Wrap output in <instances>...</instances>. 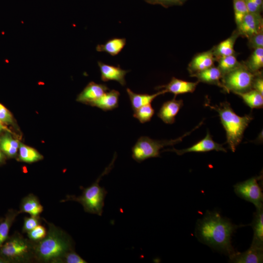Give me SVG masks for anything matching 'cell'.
Wrapping results in <instances>:
<instances>
[{"mask_svg":"<svg viewBox=\"0 0 263 263\" xmlns=\"http://www.w3.org/2000/svg\"><path fill=\"white\" fill-rule=\"evenodd\" d=\"M249 46L250 48L256 49L263 48V31L253 35L248 38Z\"/></svg>","mask_w":263,"mask_h":263,"instance_id":"cell-33","label":"cell"},{"mask_svg":"<svg viewBox=\"0 0 263 263\" xmlns=\"http://www.w3.org/2000/svg\"><path fill=\"white\" fill-rule=\"evenodd\" d=\"M190 76L196 77L199 82L216 85L223 89V85L220 82L222 74L218 67L213 66Z\"/></svg>","mask_w":263,"mask_h":263,"instance_id":"cell-18","label":"cell"},{"mask_svg":"<svg viewBox=\"0 0 263 263\" xmlns=\"http://www.w3.org/2000/svg\"><path fill=\"white\" fill-rule=\"evenodd\" d=\"M198 83V81L189 82L173 77L168 84L159 86L156 87V89H163L167 93H172L176 96L180 94L193 93Z\"/></svg>","mask_w":263,"mask_h":263,"instance_id":"cell-14","label":"cell"},{"mask_svg":"<svg viewBox=\"0 0 263 263\" xmlns=\"http://www.w3.org/2000/svg\"><path fill=\"white\" fill-rule=\"evenodd\" d=\"M237 228V225L223 218L218 213L210 212L198 223L196 232L203 243L226 253L230 257L235 253L231 244V238Z\"/></svg>","mask_w":263,"mask_h":263,"instance_id":"cell-1","label":"cell"},{"mask_svg":"<svg viewBox=\"0 0 263 263\" xmlns=\"http://www.w3.org/2000/svg\"><path fill=\"white\" fill-rule=\"evenodd\" d=\"M234 18L237 26L248 13L245 0H233Z\"/></svg>","mask_w":263,"mask_h":263,"instance_id":"cell-30","label":"cell"},{"mask_svg":"<svg viewBox=\"0 0 263 263\" xmlns=\"http://www.w3.org/2000/svg\"><path fill=\"white\" fill-rule=\"evenodd\" d=\"M154 113V110L151 104L143 106L133 111V116L144 124L150 121Z\"/></svg>","mask_w":263,"mask_h":263,"instance_id":"cell-29","label":"cell"},{"mask_svg":"<svg viewBox=\"0 0 263 263\" xmlns=\"http://www.w3.org/2000/svg\"><path fill=\"white\" fill-rule=\"evenodd\" d=\"M252 88L263 95V79L261 75H256L253 82Z\"/></svg>","mask_w":263,"mask_h":263,"instance_id":"cell-37","label":"cell"},{"mask_svg":"<svg viewBox=\"0 0 263 263\" xmlns=\"http://www.w3.org/2000/svg\"><path fill=\"white\" fill-rule=\"evenodd\" d=\"M157 3L165 7L182 4L180 0H157Z\"/></svg>","mask_w":263,"mask_h":263,"instance_id":"cell-39","label":"cell"},{"mask_svg":"<svg viewBox=\"0 0 263 263\" xmlns=\"http://www.w3.org/2000/svg\"><path fill=\"white\" fill-rule=\"evenodd\" d=\"M14 213L10 214L0 224V246L6 239L11 224L15 218Z\"/></svg>","mask_w":263,"mask_h":263,"instance_id":"cell-31","label":"cell"},{"mask_svg":"<svg viewBox=\"0 0 263 263\" xmlns=\"http://www.w3.org/2000/svg\"><path fill=\"white\" fill-rule=\"evenodd\" d=\"M146 2L148 3H149L150 4H157V0H145Z\"/></svg>","mask_w":263,"mask_h":263,"instance_id":"cell-40","label":"cell"},{"mask_svg":"<svg viewBox=\"0 0 263 263\" xmlns=\"http://www.w3.org/2000/svg\"><path fill=\"white\" fill-rule=\"evenodd\" d=\"M70 239L60 230L50 226L46 236L36 247V252L40 259L48 261L64 256L70 249Z\"/></svg>","mask_w":263,"mask_h":263,"instance_id":"cell-3","label":"cell"},{"mask_svg":"<svg viewBox=\"0 0 263 263\" xmlns=\"http://www.w3.org/2000/svg\"><path fill=\"white\" fill-rule=\"evenodd\" d=\"M120 93L115 90L106 92L90 105L96 107L103 111H112L118 107Z\"/></svg>","mask_w":263,"mask_h":263,"instance_id":"cell-17","label":"cell"},{"mask_svg":"<svg viewBox=\"0 0 263 263\" xmlns=\"http://www.w3.org/2000/svg\"><path fill=\"white\" fill-rule=\"evenodd\" d=\"M180 0L181 2L182 3H183L184 2H185V1H186L187 0Z\"/></svg>","mask_w":263,"mask_h":263,"instance_id":"cell-44","label":"cell"},{"mask_svg":"<svg viewBox=\"0 0 263 263\" xmlns=\"http://www.w3.org/2000/svg\"><path fill=\"white\" fill-rule=\"evenodd\" d=\"M258 177H254L234 186V191L240 197L252 203L256 208L263 207V195L258 183Z\"/></svg>","mask_w":263,"mask_h":263,"instance_id":"cell-7","label":"cell"},{"mask_svg":"<svg viewBox=\"0 0 263 263\" xmlns=\"http://www.w3.org/2000/svg\"><path fill=\"white\" fill-rule=\"evenodd\" d=\"M101 73V79L104 82L114 80L124 86L126 84L125 75L129 71L121 69L119 66H115L98 62Z\"/></svg>","mask_w":263,"mask_h":263,"instance_id":"cell-12","label":"cell"},{"mask_svg":"<svg viewBox=\"0 0 263 263\" xmlns=\"http://www.w3.org/2000/svg\"><path fill=\"white\" fill-rule=\"evenodd\" d=\"M6 261L1 258H0V263H5Z\"/></svg>","mask_w":263,"mask_h":263,"instance_id":"cell-42","label":"cell"},{"mask_svg":"<svg viewBox=\"0 0 263 263\" xmlns=\"http://www.w3.org/2000/svg\"><path fill=\"white\" fill-rule=\"evenodd\" d=\"M64 256H65V262L67 263H87L80 256L74 251L68 252Z\"/></svg>","mask_w":263,"mask_h":263,"instance_id":"cell-36","label":"cell"},{"mask_svg":"<svg viewBox=\"0 0 263 263\" xmlns=\"http://www.w3.org/2000/svg\"><path fill=\"white\" fill-rule=\"evenodd\" d=\"M3 128V126L1 124V122L0 121V130H1Z\"/></svg>","mask_w":263,"mask_h":263,"instance_id":"cell-43","label":"cell"},{"mask_svg":"<svg viewBox=\"0 0 263 263\" xmlns=\"http://www.w3.org/2000/svg\"><path fill=\"white\" fill-rule=\"evenodd\" d=\"M253 239L251 245L263 248V209L257 208L252 223Z\"/></svg>","mask_w":263,"mask_h":263,"instance_id":"cell-20","label":"cell"},{"mask_svg":"<svg viewBox=\"0 0 263 263\" xmlns=\"http://www.w3.org/2000/svg\"><path fill=\"white\" fill-rule=\"evenodd\" d=\"M174 96L172 99L165 102L160 108L157 116L164 123L172 124L175 122V116L183 106V101L176 100Z\"/></svg>","mask_w":263,"mask_h":263,"instance_id":"cell-13","label":"cell"},{"mask_svg":"<svg viewBox=\"0 0 263 263\" xmlns=\"http://www.w3.org/2000/svg\"><path fill=\"white\" fill-rule=\"evenodd\" d=\"M211 150L226 152V150L223 147V145L219 144L213 140L208 132L205 138L189 148L182 150H177L173 148L172 149L164 150V151L175 152L179 155L188 152H204Z\"/></svg>","mask_w":263,"mask_h":263,"instance_id":"cell-8","label":"cell"},{"mask_svg":"<svg viewBox=\"0 0 263 263\" xmlns=\"http://www.w3.org/2000/svg\"><path fill=\"white\" fill-rule=\"evenodd\" d=\"M19 159L26 163H33L43 159V156L33 148L19 143Z\"/></svg>","mask_w":263,"mask_h":263,"instance_id":"cell-26","label":"cell"},{"mask_svg":"<svg viewBox=\"0 0 263 263\" xmlns=\"http://www.w3.org/2000/svg\"><path fill=\"white\" fill-rule=\"evenodd\" d=\"M19 146V142L9 134H5L0 139V149L9 157L16 155Z\"/></svg>","mask_w":263,"mask_h":263,"instance_id":"cell-25","label":"cell"},{"mask_svg":"<svg viewBox=\"0 0 263 263\" xmlns=\"http://www.w3.org/2000/svg\"><path fill=\"white\" fill-rule=\"evenodd\" d=\"M245 1L249 13H260L262 9L258 6L254 0H245Z\"/></svg>","mask_w":263,"mask_h":263,"instance_id":"cell-38","label":"cell"},{"mask_svg":"<svg viewBox=\"0 0 263 263\" xmlns=\"http://www.w3.org/2000/svg\"><path fill=\"white\" fill-rule=\"evenodd\" d=\"M126 91L129 95L133 111L143 106L151 104L156 97L167 93L165 90L163 89L152 94H137L128 88L126 89Z\"/></svg>","mask_w":263,"mask_h":263,"instance_id":"cell-19","label":"cell"},{"mask_svg":"<svg viewBox=\"0 0 263 263\" xmlns=\"http://www.w3.org/2000/svg\"><path fill=\"white\" fill-rule=\"evenodd\" d=\"M21 210L31 216H37L42 211L43 207L35 196L29 195L22 200Z\"/></svg>","mask_w":263,"mask_h":263,"instance_id":"cell-24","label":"cell"},{"mask_svg":"<svg viewBox=\"0 0 263 263\" xmlns=\"http://www.w3.org/2000/svg\"><path fill=\"white\" fill-rule=\"evenodd\" d=\"M238 32L248 39L263 31V19L260 13H248L238 26Z\"/></svg>","mask_w":263,"mask_h":263,"instance_id":"cell-9","label":"cell"},{"mask_svg":"<svg viewBox=\"0 0 263 263\" xmlns=\"http://www.w3.org/2000/svg\"></svg>","mask_w":263,"mask_h":263,"instance_id":"cell-45","label":"cell"},{"mask_svg":"<svg viewBox=\"0 0 263 263\" xmlns=\"http://www.w3.org/2000/svg\"><path fill=\"white\" fill-rule=\"evenodd\" d=\"M244 65L251 72L258 73L263 66V48L254 49Z\"/></svg>","mask_w":263,"mask_h":263,"instance_id":"cell-27","label":"cell"},{"mask_svg":"<svg viewBox=\"0 0 263 263\" xmlns=\"http://www.w3.org/2000/svg\"><path fill=\"white\" fill-rule=\"evenodd\" d=\"M239 34L238 32H235L231 37L221 42L214 49H213L214 56L218 58L234 55V44Z\"/></svg>","mask_w":263,"mask_h":263,"instance_id":"cell-22","label":"cell"},{"mask_svg":"<svg viewBox=\"0 0 263 263\" xmlns=\"http://www.w3.org/2000/svg\"><path fill=\"white\" fill-rule=\"evenodd\" d=\"M235 94L240 96L244 102L250 108L260 109L263 108V95L254 89Z\"/></svg>","mask_w":263,"mask_h":263,"instance_id":"cell-23","label":"cell"},{"mask_svg":"<svg viewBox=\"0 0 263 263\" xmlns=\"http://www.w3.org/2000/svg\"><path fill=\"white\" fill-rule=\"evenodd\" d=\"M109 90L106 84L90 82L77 95L76 101L90 105Z\"/></svg>","mask_w":263,"mask_h":263,"instance_id":"cell-11","label":"cell"},{"mask_svg":"<svg viewBox=\"0 0 263 263\" xmlns=\"http://www.w3.org/2000/svg\"><path fill=\"white\" fill-rule=\"evenodd\" d=\"M37 216H31L30 217L25 218L23 226V230L29 232L38 225L39 221Z\"/></svg>","mask_w":263,"mask_h":263,"instance_id":"cell-34","label":"cell"},{"mask_svg":"<svg viewBox=\"0 0 263 263\" xmlns=\"http://www.w3.org/2000/svg\"><path fill=\"white\" fill-rule=\"evenodd\" d=\"M116 158L115 153L110 164L96 180L90 186L84 188L81 196L73 198L83 206L85 211L99 216L102 215L105 198L108 192L104 188L99 185V182L103 176L108 174L112 170Z\"/></svg>","mask_w":263,"mask_h":263,"instance_id":"cell-4","label":"cell"},{"mask_svg":"<svg viewBox=\"0 0 263 263\" xmlns=\"http://www.w3.org/2000/svg\"><path fill=\"white\" fill-rule=\"evenodd\" d=\"M217 59L218 62L217 67L220 70L222 76L237 67L241 64L234 55L222 56Z\"/></svg>","mask_w":263,"mask_h":263,"instance_id":"cell-28","label":"cell"},{"mask_svg":"<svg viewBox=\"0 0 263 263\" xmlns=\"http://www.w3.org/2000/svg\"><path fill=\"white\" fill-rule=\"evenodd\" d=\"M29 238L33 241H38L42 240L46 235V230L45 228L38 225L35 228L28 232Z\"/></svg>","mask_w":263,"mask_h":263,"instance_id":"cell-32","label":"cell"},{"mask_svg":"<svg viewBox=\"0 0 263 263\" xmlns=\"http://www.w3.org/2000/svg\"><path fill=\"white\" fill-rule=\"evenodd\" d=\"M0 121L1 122L12 124L13 122V116L10 112L0 103Z\"/></svg>","mask_w":263,"mask_h":263,"instance_id":"cell-35","label":"cell"},{"mask_svg":"<svg viewBox=\"0 0 263 263\" xmlns=\"http://www.w3.org/2000/svg\"><path fill=\"white\" fill-rule=\"evenodd\" d=\"M251 72L244 64L224 75L222 77L223 89L227 93H244L252 89L253 80L257 75Z\"/></svg>","mask_w":263,"mask_h":263,"instance_id":"cell-6","label":"cell"},{"mask_svg":"<svg viewBox=\"0 0 263 263\" xmlns=\"http://www.w3.org/2000/svg\"><path fill=\"white\" fill-rule=\"evenodd\" d=\"M126 43L125 38H114L108 40L104 44L97 45L96 50L97 52H105L115 56L121 52Z\"/></svg>","mask_w":263,"mask_h":263,"instance_id":"cell-21","label":"cell"},{"mask_svg":"<svg viewBox=\"0 0 263 263\" xmlns=\"http://www.w3.org/2000/svg\"><path fill=\"white\" fill-rule=\"evenodd\" d=\"M263 248L251 245L243 253H235L230 257V261L236 263H260L263 261Z\"/></svg>","mask_w":263,"mask_h":263,"instance_id":"cell-16","label":"cell"},{"mask_svg":"<svg viewBox=\"0 0 263 263\" xmlns=\"http://www.w3.org/2000/svg\"><path fill=\"white\" fill-rule=\"evenodd\" d=\"M214 60L213 50L200 53L191 60L188 70L191 75L213 66Z\"/></svg>","mask_w":263,"mask_h":263,"instance_id":"cell-15","label":"cell"},{"mask_svg":"<svg viewBox=\"0 0 263 263\" xmlns=\"http://www.w3.org/2000/svg\"><path fill=\"white\" fill-rule=\"evenodd\" d=\"M208 106L219 113L221 122L225 131L226 143L231 151L234 152L253 117L250 114L244 116L237 115L227 101L221 103L219 106Z\"/></svg>","mask_w":263,"mask_h":263,"instance_id":"cell-2","label":"cell"},{"mask_svg":"<svg viewBox=\"0 0 263 263\" xmlns=\"http://www.w3.org/2000/svg\"><path fill=\"white\" fill-rule=\"evenodd\" d=\"M29 251V246L21 238H15L6 242L1 248L0 253L11 259H19L25 257Z\"/></svg>","mask_w":263,"mask_h":263,"instance_id":"cell-10","label":"cell"},{"mask_svg":"<svg viewBox=\"0 0 263 263\" xmlns=\"http://www.w3.org/2000/svg\"><path fill=\"white\" fill-rule=\"evenodd\" d=\"M2 158H3V155H2V153L1 152V151L0 150V162L2 160Z\"/></svg>","mask_w":263,"mask_h":263,"instance_id":"cell-41","label":"cell"},{"mask_svg":"<svg viewBox=\"0 0 263 263\" xmlns=\"http://www.w3.org/2000/svg\"><path fill=\"white\" fill-rule=\"evenodd\" d=\"M203 123L202 121L191 131L187 132L181 137L171 140H154L148 136H141L132 147V158L138 163L153 157H160V151L165 146H172L181 141L183 138L199 127Z\"/></svg>","mask_w":263,"mask_h":263,"instance_id":"cell-5","label":"cell"}]
</instances>
